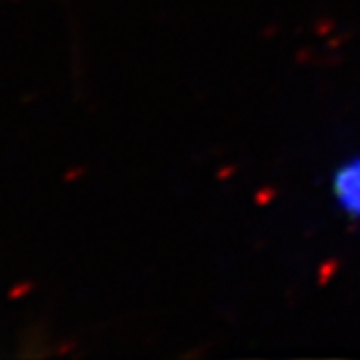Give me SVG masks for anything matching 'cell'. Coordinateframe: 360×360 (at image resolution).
<instances>
[{"label": "cell", "mask_w": 360, "mask_h": 360, "mask_svg": "<svg viewBox=\"0 0 360 360\" xmlns=\"http://www.w3.org/2000/svg\"><path fill=\"white\" fill-rule=\"evenodd\" d=\"M332 193L347 217L360 219V157H352L337 167L332 176Z\"/></svg>", "instance_id": "1"}]
</instances>
